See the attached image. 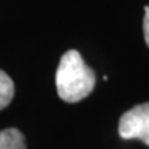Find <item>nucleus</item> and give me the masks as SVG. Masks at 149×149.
<instances>
[{
    "label": "nucleus",
    "mask_w": 149,
    "mask_h": 149,
    "mask_svg": "<svg viewBox=\"0 0 149 149\" xmlns=\"http://www.w3.org/2000/svg\"><path fill=\"white\" fill-rule=\"evenodd\" d=\"M119 134L124 139H139L149 145V102L123 113L119 120Z\"/></svg>",
    "instance_id": "2"
},
{
    "label": "nucleus",
    "mask_w": 149,
    "mask_h": 149,
    "mask_svg": "<svg viewBox=\"0 0 149 149\" xmlns=\"http://www.w3.org/2000/svg\"><path fill=\"white\" fill-rule=\"evenodd\" d=\"M55 86L59 98L74 104L90 95L95 86V73L86 64L79 51L69 50L62 55L55 73Z\"/></svg>",
    "instance_id": "1"
},
{
    "label": "nucleus",
    "mask_w": 149,
    "mask_h": 149,
    "mask_svg": "<svg viewBox=\"0 0 149 149\" xmlns=\"http://www.w3.org/2000/svg\"><path fill=\"white\" fill-rule=\"evenodd\" d=\"M14 81L4 70L0 69V111L8 107L14 97Z\"/></svg>",
    "instance_id": "4"
},
{
    "label": "nucleus",
    "mask_w": 149,
    "mask_h": 149,
    "mask_svg": "<svg viewBox=\"0 0 149 149\" xmlns=\"http://www.w3.org/2000/svg\"><path fill=\"white\" fill-rule=\"evenodd\" d=\"M144 39L146 46L149 47V6L145 7V15H144Z\"/></svg>",
    "instance_id": "5"
},
{
    "label": "nucleus",
    "mask_w": 149,
    "mask_h": 149,
    "mask_svg": "<svg viewBox=\"0 0 149 149\" xmlns=\"http://www.w3.org/2000/svg\"><path fill=\"white\" fill-rule=\"evenodd\" d=\"M0 149H26L25 137L18 128H6L0 131Z\"/></svg>",
    "instance_id": "3"
}]
</instances>
